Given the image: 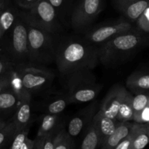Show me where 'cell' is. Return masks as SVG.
<instances>
[{"mask_svg": "<svg viewBox=\"0 0 149 149\" xmlns=\"http://www.w3.org/2000/svg\"><path fill=\"white\" fill-rule=\"evenodd\" d=\"M55 63L63 76L93 70L100 63L97 47L85 39L68 38L58 42Z\"/></svg>", "mask_w": 149, "mask_h": 149, "instance_id": "cell-1", "label": "cell"}, {"mask_svg": "<svg viewBox=\"0 0 149 149\" xmlns=\"http://www.w3.org/2000/svg\"><path fill=\"white\" fill-rule=\"evenodd\" d=\"M2 55L16 67L30 65L28 47L27 26L20 14L10 30L0 40Z\"/></svg>", "mask_w": 149, "mask_h": 149, "instance_id": "cell-2", "label": "cell"}, {"mask_svg": "<svg viewBox=\"0 0 149 149\" xmlns=\"http://www.w3.org/2000/svg\"><path fill=\"white\" fill-rule=\"evenodd\" d=\"M26 26L30 65L45 67L55 62L58 45L55 35L27 23Z\"/></svg>", "mask_w": 149, "mask_h": 149, "instance_id": "cell-3", "label": "cell"}, {"mask_svg": "<svg viewBox=\"0 0 149 149\" xmlns=\"http://www.w3.org/2000/svg\"><path fill=\"white\" fill-rule=\"evenodd\" d=\"M141 37L132 30L117 35L97 46L99 62L105 65H114L123 61L141 44Z\"/></svg>", "mask_w": 149, "mask_h": 149, "instance_id": "cell-4", "label": "cell"}, {"mask_svg": "<svg viewBox=\"0 0 149 149\" xmlns=\"http://www.w3.org/2000/svg\"><path fill=\"white\" fill-rule=\"evenodd\" d=\"M66 92L71 103H84L93 101L103 88L92 70L74 72L66 76Z\"/></svg>", "mask_w": 149, "mask_h": 149, "instance_id": "cell-5", "label": "cell"}, {"mask_svg": "<svg viewBox=\"0 0 149 149\" xmlns=\"http://www.w3.org/2000/svg\"><path fill=\"white\" fill-rule=\"evenodd\" d=\"M20 14L27 23L52 34H57L62 30V21L55 9L47 0H39L33 7L23 10Z\"/></svg>", "mask_w": 149, "mask_h": 149, "instance_id": "cell-6", "label": "cell"}, {"mask_svg": "<svg viewBox=\"0 0 149 149\" xmlns=\"http://www.w3.org/2000/svg\"><path fill=\"white\" fill-rule=\"evenodd\" d=\"M23 85L31 95L47 90L53 81L55 74L45 67L25 65L16 67Z\"/></svg>", "mask_w": 149, "mask_h": 149, "instance_id": "cell-7", "label": "cell"}, {"mask_svg": "<svg viewBox=\"0 0 149 149\" xmlns=\"http://www.w3.org/2000/svg\"><path fill=\"white\" fill-rule=\"evenodd\" d=\"M104 8V0H79L71 13V27L84 31L98 17Z\"/></svg>", "mask_w": 149, "mask_h": 149, "instance_id": "cell-8", "label": "cell"}, {"mask_svg": "<svg viewBox=\"0 0 149 149\" xmlns=\"http://www.w3.org/2000/svg\"><path fill=\"white\" fill-rule=\"evenodd\" d=\"M131 30H132V26L129 21L117 20L114 23L90 29L86 32L84 39L91 45L97 47L117 35Z\"/></svg>", "mask_w": 149, "mask_h": 149, "instance_id": "cell-9", "label": "cell"}, {"mask_svg": "<svg viewBox=\"0 0 149 149\" xmlns=\"http://www.w3.org/2000/svg\"><path fill=\"white\" fill-rule=\"evenodd\" d=\"M97 103L96 101L93 102L71 118L68 124L66 130L71 138L78 136L90 125L97 111Z\"/></svg>", "mask_w": 149, "mask_h": 149, "instance_id": "cell-10", "label": "cell"}, {"mask_svg": "<svg viewBox=\"0 0 149 149\" xmlns=\"http://www.w3.org/2000/svg\"><path fill=\"white\" fill-rule=\"evenodd\" d=\"M126 90L125 87L119 84L113 86L105 96L99 110L108 117L116 120L118 111Z\"/></svg>", "mask_w": 149, "mask_h": 149, "instance_id": "cell-11", "label": "cell"}, {"mask_svg": "<svg viewBox=\"0 0 149 149\" xmlns=\"http://www.w3.org/2000/svg\"><path fill=\"white\" fill-rule=\"evenodd\" d=\"M93 123L100 137V146L111 135L117 127L119 122L103 114L100 110L97 111L93 119Z\"/></svg>", "mask_w": 149, "mask_h": 149, "instance_id": "cell-12", "label": "cell"}, {"mask_svg": "<svg viewBox=\"0 0 149 149\" xmlns=\"http://www.w3.org/2000/svg\"><path fill=\"white\" fill-rule=\"evenodd\" d=\"M133 124L129 122H119L113 133L106 140L100 149H113L122 140L130 133Z\"/></svg>", "mask_w": 149, "mask_h": 149, "instance_id": "cell-13", "label": "cell"}, {"mask_svg": "<svg viewBox=\"0 0 149 149\" xmlns=\"http://www.w3.org/2000/svg\"><path fill=\"white\" fill-rule=\"evenodd\" d=\"M71 104L66 93H58L47 98L44 103L45 113L61 115L67 106Z\"/></svg>", "mask_w": 149, "mask_h": 149, "instance_id": "cell-14", "label": "cell"}, {"mask_svg": "<svg viewBox=\"0 0 149 149\" xmlns=\"http://www.w3.org/2000/svg\"><path fill=\"white\" fill-rule=\"evenodd\" d=\"M16 127V130L31 127L32 123L31 101L21 102L16 109L12 119Z\"/></svg>", "mask_w": 149, "mask_h": 149, "instance_id": "cell-15", "label": "cell"}, {"mask_svg": "<svg viewBox=\"0 0 149 149\" xmlns=\"http://www.w3.org/2000/svg\"><path fill=\"white\" fill-rule=\"evenodd\" d=\"M62 127L61 115L45 113L43 115L41 120L36 137L42 138L48 134L58 130Z\"/></svg>", "mask_w": 149, "mask_h": 149, "instance_id": "cell-16", "label": "cell"}, {"mask_svg": "<svg viewBox=\"0 0 149 149\" xmlns=\"http://www.w3.org/2000/svg\"><path fill=\"white\" fill-rule=\"evenodd\" d=\"M10 76V89L17 96L20 102L31 101L32 95L23 85V81L15 68L9 73Z\"/></svg>", "mask_w": 149, "mask_h": 149, "instance_id": "cell-17", "label": "cell"}, {"mask_svg": "<svg viewBox=\"0 0 149 149\" xmlns=\"http://www.w3.org/2000/svg\"><path fill=\"white\" fill-rule=\"evenodd\" d=\"M130 133L132 135L131 149H143L149 143L147 124H133Z\"/></svg>", "mask_w": 149, "mask_h": 149, "instance_id": "cell-18", "label": "cell"}, {"mask_svg": "<svg viewBox=\"0 0 149 149\" xmlns=\"http://www.w3.org/2000/svg\"><path fill=\"white\" fill-rule=\"evenodd\" d=\"M149 6V0H135L120 9L124 16L130 21L138 20L144 10Z\"/></svg>", "mask_w": 149, "mask_h": 149, "instance_id": "cell-19", "label": "cell"}, {"mask_svg": "<svg viewBox=\"0 0 149 149\" xmlns=\"http://www.w3.org/2000/svg\"><path fill=\"white\" fill-rule=\"evenodd\" d=\"M19 13L20 12L13 7H7L0 12V40L13 26Z\"/></svg>", "mask_w": 149, "mask_h": 149, "instance_id": "cell-20", "label": "cell"}, {"mask_svg": "<svg viewBox=\"0 0 149 149\" xmlns=\"http://www.w3.org/2000/svg\"><path fill=\"white\" fill-rule=\"evenodd\" d=\"M132 97V95L126 90L118 111L116 121L120 122L133 121Z\"/></svg>", "mask_w": 149, "mask_h": 149, "instance_id": "cell-21", "label": "cell"}, {"mask_svg": "<svg viewBox=\"0 0 149 149\" xmlns=\"http://www.w3.org/2000/svg\"><path fill=\"white\" fill-rule=\"evenodd\" d=\"M127 87L132 91L140 93L149 90V74H132L127 78L126 81Z\"/></svg>", "mask_w": 149, "mask_h": 149, "instance_id": "cell-22", "label": "cell"}, {"mask_svg": "<svg viewBox=\"0 0 149 149\" xmlns=\"http://www.w3.org/2000/svg\"><path fill=\"white\" fill-rule=\"evenodd\" d=\"M99 147H100V137L93 122H91L86 128L80 149H97Z\"/></svg>", "mask_w": 149, "mask_h": 149, "instance_id": "cell-23", "label": "cell"}, {"mask_svg": "<svg viewBox=\"0 0 149 149\" xmlns=\"http://www.w3.org/2000/svg\"><path fill=\"white\" fill-rule=\"evenodd\" d=\"M20 103V100L10 89L0 93V113L16 110Z\"/></svg>", "mask_w": 149, "mask_h": 149, "instance_id": "cell-24", "label": "cell"}, {"mask_svg": "<svg viewBox=\"0 0 149 149\" xmlns=\"http://www.w3.org/2000/svg\"><path fill=\"white\" fill-rule=\"evenodd\" d=\"M73 145V138L62 127L57 135L54 149H72Z\"/></svg>", "mask_w": 149, "mask_h": 149, "instance_id": "cell-25", "label": "cell"}, {"mask_svg": "<svg viewBox=\"0 0 149 149\" xmlns=\"http://www.w3.org/2000/svg\"><path fill=\"white\" fill-rule=\"evenodd\" d=\"M16 132V127L13 122H7L0 128V148H2L7 142L11 141L13 135Z\"/></svg>", "mask_w": 149, "mask_h": 149, "instance_id": "cell-26", "label": "cell"}, {"mask_svg": "<svg viewBox=\"0 0 149 149\" xmlns=\"http://www.w3.org/2000/svg\"><path fill=\"white\" fill-rule=\"evenodd\" d=\"M31 127L24 128V129L16 130L15 133L13 135L11 140V144H10L9 149H20L21 146L24 143L25 140L28 138L29 130Z\"/></svg>", "mask_w": 149, "mask_h": 149, "instance_id": "cell-27", "label": "cell"}, {"mask_svg": "<svg viewBox=\"0 0 149 149\" xmlns=\"http://www.w3.org/2000/svg\"><path fill=\"white\" fill-rule=\"evenodd\" d=\"M149 100V95L145 94H138L132 97V109H133V116L141 112Z\"/></svg>", "mask_w": 149, "mask_h": 149, "instance_id": "cell-28", "label": "cell"}, {"mask_svg": "<svg viewBox=\"0 0 149 149\" xmlns=\"http://www.w3.org/2000/svg\"><path fill=\"white\" fill-rule=\"evenodd\" d=\"M47 1L55 9L62 21L63 17L67 11L66 10L68 8V5L71 0H47Z\"/></svg>", "mask_w": 149, "mask_h": 149, "instance_id": "cell-29", "label": "cell"}, {"mask_svg": "<svg viewBox=\"0 0 149 149\" xmlns=\"http://www.w3.org/2000/svg\"><path fill=\"white\" fill-rule=\"evenodd\" d=\"M61 129L42 137V149H54L57 135Z\"/></svg>", "mask_w": 149, "mask_h": 149, "instance_id": "cell-30", "label": "cell"}, {"mask_svg": "<svg viewBox=\"0 0 149 149\" xmlns=\"http://www.w3.org/2000/svg\"><path fill=\"white\" fill-rule=\"evenodd\" d=\"M138 26L141 30L149 32V6L137 20Z\"/></svg>", "mask_w": 149, "mask_h": 149, "instance_id": "cell-31", "label": "cell"}, {"mask_svg": "<svg viewBox=\"0 0 149 149\" xmlns=\"http://www.w3.org/2000/svg\"><path fill=\"white\" fill-rule=\"evenodd\" d=\"M133 121L136 123L149 125V100L146 107L141 112L134 115Z\"/></svg>", "mask_w": 149, "mask_h": 149, "instance_id": "cell-32", "label": "cell"}, {"mask_svg": "<svg viewBox=\"0 0 149 149\" xmlns=\"http://www.w3.org/2000/svg\"><path fill=\"white\" fill-rule=\"evenodd\" d=\"M15 68V66L8 59L3 55L0 56V75L7 74Z\"/></svg>", "mask_w": 149, "mask_h": 149, "instance_id": "cell-33", "label": "cell"}, {"mask_svg": "<svg viewBox=\"0 0 149 149\" xmlns=\"http://www.w3.org/2000/svg\"><path fill=\"white\" fill-rule=\"evenodd\" d=\"M39 0H15L16 4L23 10H29L33 7Z\"/></svg>", "mask_w": 149, "mask_h": 149, "instance_id": "cell-34", "label": "cell"}, {"mask_svg": "<svg viewBox=\"0 0 149 149\" xmlns=\"http://www.w3.org/2000/svg\"><path fill=\"white\" fill-rule=\"evenodd\" d=\"M9 73L4 74V75H0V93L7 90H10V85Z\"/></svg>", "mask_w": 149, "mask_h": 149, "instance_id": "cell-35", "label": "cell"}, {"mask_svg": "<svg viewBox=\"0 0 149 149\" xmlns=\"http://www.w3.org/2000/svg\"><path fill=\"white\" fill-rule=\"evenodd\" d=\"M131 146H132V135L130 133L113 149H131Z\"/></svg>", "mask_w": 149, "mask_h": 149, "instance_id": "cell-36", "label": "cell"}, {"mask_svg": "<svg viewBox=\"0 0 149 149\" xmlns=\"http://www.w3.org/2000/svg\"><path fill=\"white\" fill-rule=\"evenodd\" d=\"M34 144V140H31L29 138H27L25 140L24 143L21 146L20 149H32Z\"/></svg>", "mask_w": 149, "mask_h": 149, "instance_id": "cell-37", "label": "cell"}, {"mask_svg": "<svg viewBox=\"0 0 149 149\" xmlns=\"http://www.w3.org/2000/svg\"><path fill=\"white\" fill-rule=\"evenodd\" d=\"M32 149H42V138L36 137L34 139V144Z\"/></svg>", "mask_w": 149, "mask_h": 149, "instance_id": "cell-38", "label": "cell"}, {"mask_svg": "<svg viewBox=\"0 0 149 149\" xmlns=\"http://www.w3.org/2000/svg\"><path fill=\"white\" fill-rule=\"evenodd\" d=\"M134 1L135 0H117V3L119 7V9H122V7L127 5L128 4H130V3Z\"/></svg>", "mask_w": 149, "mask_h": 149, "instance_id": "cell-39", "label": "cell"}, {"mask_svg": "<svg viewBox=\"0 0 149 149\" xmlns=\"http://www.w3.org/2000/svg\"><path fill=\"white\" fill-rule=\"evenodd\" d=\"M9 7L7 0H0V12Z\"/></svg>", "mask_w": 149, "mask_h": 149, "instance_id": "cell-40", "label": "cell"}, {"mask_svg": "<svg viewBox=\"0 0 149 149\" xmlns=\"http://www.w3.org/2000/svg\"><path fill=\"white\" fill-rule=\"evenodd\" d=\"M6 123H7V122H6L5 121H4V120H3V119H0V128L4 126V125H5Z\"/></svg>", "mask_w": 149, "mask_h": 149, "instance_id": "cell-41", "label": "cell"}, {"mask_svg": "<svg viewBox=\"0 0 149 149\" xmlns=\"http://www.w3.org/2000/svg\"><path fill=\"white\" fill-rule=\"evenodd\" d=\"M147 128H148V132L149 135V125H147Z\"/></svg>", "mask_w": 149, "mask_h": 149, "instance_id": "cell-42", "label": "cell"}]
</instances>
